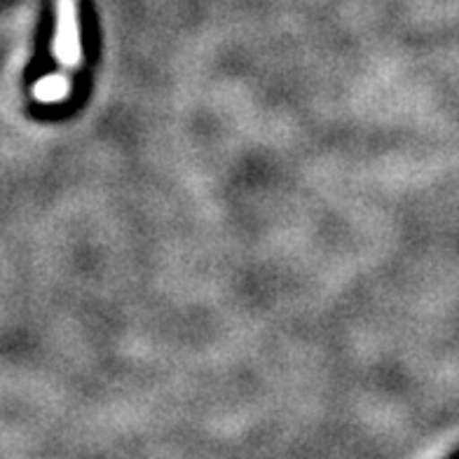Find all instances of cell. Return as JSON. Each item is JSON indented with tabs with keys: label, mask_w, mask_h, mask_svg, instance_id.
Returning a JSON list of instances; mask_svg holds the SVG:
<instances>
[{
	"label": "cell",
	"mask_w": 459,
	"mask_h": 459,
	"mask_svg": "<svg viewBox=\"0 0 459 459\" xmlns=\"http://www.w3.org/2000/svg\"><path fill=\"white\" fill-rule=\"evenodd\" d=\"M52 49H55L56 61L66 68H75L82 59L75 0H56V33Z\"/></svg>",
	"instance_id": "6da1fadb"
},
{
	"label": "cell",
	"mask_w": 459,
	"mask_h": 459,
	"mask_svg": "<svg viewBox=\"0 0 459 459\" xmlns=\"http://www.w3.org/2000/svg\"><path fill=\"white\" fill-rule=\"evenodd\" d=\"M68 91H71V85L64 75H49V78L38 80L33 85V97L43 103L59 101V99L68 97Z\"/></svg>",
	"instance_id": "7a4b0ae2"
}]
</instances>
